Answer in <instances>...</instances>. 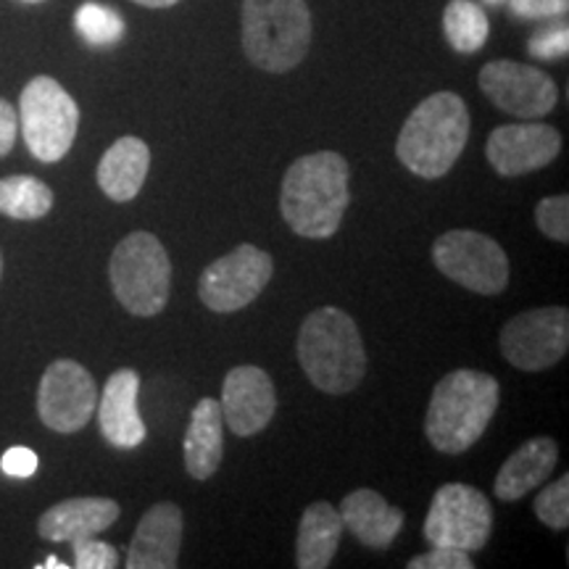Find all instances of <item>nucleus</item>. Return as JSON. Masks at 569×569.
<instances>
[{
    "label": "nucleus",
    "mask_w": 569,
    "mask_h": 569,
    "mask_svg": "<svg viewBox=\"0 0 569 569\" xmlns=\"http://www.w3.org/2000/svg\"><path fill=\"white\" fill-rule=\"evenodd\" d=\"M343 528L353 532L369 549H388L401 532L407 515L390 503L372 488H359L343 498L338 509Z\"/></svg>",
    "instance_id": "6ab92c4d"
},
{
    "label": "nucleus",
    "mask_w": 569,
    "mask_h": 569,
    "mask_svg": "<svg viewBox=\"0 0 569 569\" xmlns=\"http://www.w3.org/2000/svg\"><path fill=\"white\" fill-rule=\"evenodd\" d=\"M432 264L461 288L480 296H498L509 284V259L488 234L451 230L432 243Z\"/></svg>",
    "instance_id": "1a4fd4ad"
},
{
    "label": "nucleus",
    "mask_w": 569,
    "mask_h": 569,
    "mask_svg": "<svg viewBox=\"0 0 569 569\" xmlns=\"http://www.w3.org/2000/svg\"><path fill=\"white\" fill-rule=\"evenodd\" d=\"M559 461V448L553 438H532L517 448L498 469L493 490L501 501H519L536 490L553 472Z\"/></svg>",
    "instance_id": "412c9836"
},
{
    "label": "nucleus",
    "mask_w": 569,
    "mask_h": 569,
    "mask_svg": "<svg viewBox=\"0 0 569 569\" xmlns=\"http://www.w3.org/2000/svg\"><path fill=\"white\" fill-rule=\"evenodd\" d=\"M117 301L134 317L161 315L172 290V261L151 232H132L117 243L109 261Z\"/></svg>",
    "instance_id": "423d86ee"
},
{
    "label": "nucleus",
    "mask_w": 569,
    "mask_h": 569,
    "mask_svg": "<svg viewBox=\"0 0 569 569\" xmlns=\"http://www.w3.org/2000/svg\"><path fill=\"white\" fill-rule=\"evenodd\" d=\"M38 569H67V565L63 561H59L56 557H48L42 565H38Z\"/></svg>",
    "instance_id": "c9c22d12"
},
{
    "label": "nucleus",
    "mask_w": 569,
    "mask_h": 569,
    "mask_svg": "<svg viewBox=\"0 0 569 569\" xmlns=\"http://www.w3.org/2000/svg\"><path fill=\"white\" fill-rule=\"evenodd\" d=\"M561 151V138L551 124L519 122L503 124L490 132L486 156L501 177H522L549 167Z\"/></svg>",
    "instance_id": "4468645a"
},
{
    "label": "nucleus",
    "mask_w": 569,
    "mask_h": 569,
    "mask_svg": "<svg viewBox=\"0 0 569 569\" xmlns=\"http://www.w3.org/2000/svg\"><path fill=\"white\" fill-rule=\"evenodd\" d=\"M496 377L478 369H457L432 390L425 436L440 453H465L482 438L498 409Z\"/></svg>",
    "instance_id": "7ed1b4c3"
},
{
    "label": "nucleus",
    "mask_w": 569,
    "mask_h": 569,
    "mask_svg": "<svg viewBox=\"0 0 569 569\" xmlns=\"http://www.w3.org/2000/svg\"><path fill=\"white\" fill-rule=\"evenodd\" d=\"M132 3L146 6V9H172L180 0H132Z\"/></svg>",
    "instance_id": "f704fd0d"
},
{
    "label": "nucleus",
    "mask_w": 569,
    "mask_h": 569,
    "mask_svg": "<svg viewBox=\"0 0 569 569\" xmlns=\"http://www.w3.org/2000/svg\"><path fill=\"white\" fill-rule=\"evenodd\" d=\"M119 519V503L111 498L101 496H82L69 498V501L56 503L40 517L38 532L40 538L63 543V540L98 536V532L109 530Z\"/></svg>",
    "instance_id": "a211bd4d"
},
{
    "label": "nucleus",
    "mask_w": 569,
    "mask_h": 569,
    "mask_svg": "<svg viewBox=\"0 0 569 569\" xmlns=\"http://www.w3.org/2000/svg\"><path fill=\"white\" fill-rule=\"evenodd\" d=\"M569 51V30L567 24L559 27H549V30H540L530 38L528 42V53L532 59H559V56H567Z\"/></svg>",
    "instance_id": "c756f323"
},
{
    "label": "nucleus",
    "mask_w": 569,
    "mask_h": 569,
    "mask_svg": "<svg viewBox=\"0 0 569 569\" xmlns=\"http://www.w3.org/2000/svg\"><path fill=\"white\" fill-rule=\"evenodd\" d=\"M348 180V161L336 151L309 153L293 161L280 196V213L290 230L309 240L332 238L351 201Z\"/></svg>",
    "instance_id": "f257e3e1"
},
{
    "label": "nucleus",
    "mask_w": 569,
    "mask_h": 569,
    "mask_svg": "<svg viewBox=\"0 0 569 569\" xmlns=\"http://www.w3.org/2000/svg\"><path fill=\"white\" fill-rule=\"evenodd\" d=\"M480 90L496 109L519 119H540L559 101L557 82L546 71L519 61H490L480 69Z\"/></svg>",
    "instance_id": "ddd939ff"
},
{
    "label": "nucleus",
    "mask_w": 569,
    "mask_h": 569,
    "mask_svg": "<svg viewBox=\"0 0 569 569\" xmlns=\"http://www.w3.org/2000/svg\"><path fill=\"white\" fill-rule=\"evenodd\" d=\"M536 515L546 528L567 530L569 528V478H559L549 488L540 490L536 498Z\"/></svg>",
    "instance_id": "bb28decb"
},
{
    "label": "nucleus",
    "mask_w": 569,
    "mask_h": 569,
    "mask_svg": "<svg viewBox=\"0 0 569 569\" xmlns=\"http://www.w3.org/2000/svg\"><path fill=\"white\" fill-rule=\"evenodd\" d=\"M240 40L253 67L269 74H284L309 53V6L306 0H243Z\"/></svg>",
    "instance_id": "39448f33"
},
{
    "label": "nucleus",
    "mask_w": 569,
    "mask_h": 569,
    "mask_svg": "<svg viewBox=\"0 0 569 569\" xmlns=\"http://www.w3.org/2000/svg\"><path fill=\"white\" fill-rule=\"evenodd\" d=\"M493 530V507L482 490L448 482L432 496L425 519V538L430 546H446L467 553L480 551Z\"/></svg>",
    "instance_id": "6e6552de"
},
{
    "label": "nucleus",
    "mask_w": 569,
    "mask_h": 569,
    "mask_svg": "<svg viewBox=\"0 0 569 569\" xmlns=\"http://www.w3.org/2000/svg\"><path fill=\"white\" fill-rule=\"evenodd\" d=\"M0 277H3V253H0Z\"/></svg>",
    "instance_id": "e433bc0d"
},
{
    "label": "nucleus",
    "mask_w": 569,
    "mask_h": 569,
    "mask_svg": "<svg viewBox=\"0 0 569 569\" xmlns=\"http://www.w3.org/2000/svg\"><path fill=\"white\" fill-rule=\"evenodd\" d=\"M53 209V190L38 177H3L0 180V213L17 222H34Z\"/></svg>",
    "instance_id": "b1692460"
},
{
    "label": "nucleus",
    "mask_w": 569,
    "mask_h": 569,
    "mask_svg": "<svg viewBox=\"0 0 569 569\" xmlns=\"http://www.w3.org/2000/svg\"><path fill=\"white\" fill-rule=\"evenodd\" d=\"M340 538H343V519L338 509L327 501L311 503L298 525L296 565L301 569L330 567L338 553Z\"/></svg>",
    "instance_id": "5701e85b"
},
{
    "label": "nucleus",
    "mask_w": 569,
    "mask_h": 569,
    "mask_svg": "<svg viewBox=\"0 0 569 569\" xmlns=\"http://www.w3.org/2000/svg\"><path fill=\"white\" fill-rule=\"evenodd\" d=\"M296 351L306 377L330 396L351 393L367 375L359 327L338 306H322L303 319Z\"/></svg>",
    "instance_id": "f03ea898"
},
{
    "label": "nucleus",
    "mask_w": 569,
    "mask_h": 569,
    "mask_svg": "<svg viewBox=\"0 0 569 569\" xmlns=\"http://www.w3.org/2000/svg\"><path fill=\"white\" fill-rule=\"evenodd\" d=\"M30 3H34V0H30Z\"/></svg>",
    "instance_id": "58836bf2"
},
{
    "label": "nucleus",
    "mask_w": 569,
    "mask_h": 569,
    "mask_svg": "<svg viewBox=\"0 0 569 569\" xmlns=\"http://www.w3.org/2000/svg\"><path fill=\"white\" fill-rule=\"evenodd\" d=\"M486 3H503V0H486Z\"/></svg>",
    "instance_id": "4c0bfd02"
},
{
    "label": "nucleus",
    "mask_w": 569,
    "mask_h": 569,
    "mask_svg": "<svg viewBox=\"0 0 569 569\" xmlns=\"http://www.w3.org/2000/svg\"><path fill=\"white\" fill-rule=\"evenodd\" d=\"M148 169H151V148L140 138H119L98 163V184L111 201L127 203L146 184Z\"/></svg>",
    "instance_id": "4be33fe9"
},
{
    "label": "nucleus",
    "mask_w": 569,
    "mask_h": 569,
    "mask_svg": "<svg viewBox=\"0 0 569 569\" xmlns=\"http://www.w3.org/2000/svg\"><path fill=\"white\" fill-rule=\"evenodd\" d=\"M38 453L32 451V448H24V446H13L9 451L3 453V459H0V469H3L9 478H32L34 472H38Z\"/></svg>",
    "instance_id": "2f4dec72"
},
{
    "label": "nucleus",
    "mask_w": 569,
    "mask_h": 569,
    "mask_svg": "<svg viewBox=\"0 0 569 569\" xmlns=\"http://www.w3.org/2000/svg\"><path fill=\"white\" fill-rule=\"evenodd\" d=\"M569 351V311L565 306L522 311L501 330V353L522 372H543Z\"/></svg>",
    "instance_id": "9b49d317"
},
{
    "label": "nucleus",
    "mask_w": 569,
    "mask_h": 569,
    "mask_svg": "<svg viewBox=\"0 0 569 569\" xmlns=\"http://www.w3.org/2000/svg\"><path fill=\"white\" fill-rule=\"evenodd\" d=\"M19 127L34 159L56 163L74 146L80 106L53 77H34L21 90Z\"/></svg>",
    "instance_id": "0eeeda50"
},
{
    "label": "nucleus",
    "mask_w": 569,
    "mask_h": 569,
    "mask_svg": "<svg viewBox=\"0 0 569 569\" xmlns=\"http://www.w3.org/2000/svg\"><path fill=\"white\" fill-rule=\"evenodd\" d=\"M538 230L557 243H569V198L549 196L536 209Z\"/></svg>",
    "instance_id": "cd10ccee"
},
{
    "label": "nucleus",
    "mask_w": 569,
    "mask_h": 569,
    "mask_svg": "<svg viewBox=\"0 0 569 569\" xmlns=\"http://www.w3.org/2000/svg\"><path fill=\"white\" fill-rule=\"evenodd\" d=\"M184 469L193 480H209L222 467L224 457V417L217 398H201L190 415L184 432Z\"/></svg>",
    "instance_id": "aec40b11"
},
{
    "label": "nucleus",
    "mask_w": 569,
    "mask_h": 569,
    "mask_svg": "<svg viewBox=\"0 0 569 569\" xmlns=\"http://www.w3.org/2000/svg\"><path fill=\"white\" fill-rule=\"evenodd\" d=\"M272 274V256L251 243H240L234 251L211 261L203 269L198 296H201L203 306H209L217 315H232V311L251 306L264 293Z\"/></svg>",
    "instance_id": "9d476101"
},
{
    "label": "nucleus",
    "mask_w": 569,
    "mask_h": 569,
    "mask_svg": "<svg viewBox=\"0 0 569 569\" xmlns=\"http://www.w3.org/2000/svg\"><path fill=\"white\" fill-rule=\"evenodd\" d=\"M222 417L234 436L251 438L272 422L277 390L272 377L261 367L243 365L227 372L222 386Z\"/></svg>",
    "instance_id": "2eb2a0df"
},
{
    "label": "nucleus",
    "mask_w": 569,
    "mask_h": 569,
    "mask_svg": "<svg viewBox=\"0 0 569 569\" xmlns=\"http://www.w3.org/2000/svg\"><path fill=\"white\" fill-rule=\"evenodd\" d=\"M475 561L467 551L446 549V546H432L422 557L411 559L409 569H472Z\"/></svg>",
    "instance_id": "7c9ffc66"
},
{
    "label": "nucleus",
    "mask_w": 569,
    "mask_h": 569,
    "mask_svg": "<svg viewBox=\"0 0 569 569\" xmlns=\"http://www.w3.org/2000/svg\"><path fill=\"white\" fill-rule=\"evenodd\" d=\"M74 549V567L77 569H113L119 565V553L113 546L96 540V536L74 538L71 540Z\"/></svg>",
    "instance_id": "c85d7f7f"
},
{
    "label": "nucleus",
    "mask_w": 569,
    "mask_h": 569,
    "mask_svg": "<svg viewBox=\"0 0 569 569\" xmlns=\"http://www.w3.org/2000/svg\"><path fill=\"white\" fill-rule=\"evenodd\" d=\"M182 511L177 503H156L140 517L127 551L130 569H174L180 565Z\"/></svg>",
    "instance_id": "dca6fc26"
},
{
    "label": "nucleus",
    "mask_w": 569,
    "mask_h": 569,
    "mask_svg": "<svg viewBox=\"0 0 569 569\" xmlns=\"http://www.w3.org/2000/svg\"><path fill=\"white\" fill-rule=\"evenodd\" d=\"M140 375L134 369H117L106 382L101 401H98V422L103 438L113 448H138L146 440V422L138 409Z\"/></svg>",
    "instance_id": "f3484780"
},
{
    "label": "nucleus",
    "mask_w": 569,
    "mask_h": 569,
    "mask_svg": "<svg viewBox=\"0 0 569 569\" xmlns=\"http://www.w3.org/2000/svg\"><path fill=\"white\" fill-rule=\"evenodd\" d=\"M17 132H19V113L13 111V106L9 101L0 98V156L11 153L13 142H17Z\"/></svg>",
    "instance_id": "72a5a7b5"
},
{
    "label": "nucleus",
    "mask_w": 569,
    "mask_h": 569,
    "mask_svg": "<svg viewBox=\"0 0 569 569\" xmlns=\"http://www.w3.org/2000/svg\"><path fill=\"white\" fill-rule=\"evenodd\" d=\"M74 27L82 40L96 48H109L124 34V19L103 3H82L74 13Z\"/></svg>",
    "instance_id": "a878e982"
},
{
    "label": "nucleus",
    "mask_w": 569,
    "mask_h": 569,
    "mask_svg": "<svg viewBox=\"0 0 569 569\" xmlns=\"http://www.w3.org/2000/svg\"><path fill=\"white\" fill-rule=\"evenodd\" d=\"M569 9V0H511V13L519 19H549L561 17Z\"/></svg>",
    "instance_id": "473e14b6"
},
{
    "label": "nucleus",
    "mask_w": 569,
    "mask_h": 569,
    "mask_svg": "<svg viewBox=\"0 0 569 569\" xmlns=\"http://www.w3.org/2000/svg\"><path fill=\"white\" fill-rule=\"evenodd\" d=\"M98 390L92 375L71 359H59L42 372L38 415L53 432H80L96 415Z\"/></svg>",
    "instance_id": "f8f14e48"
},
{
    "label": "nucleus",
    "mask_w": 569,
    "mask_h": 569,
    "mask_svg": "<svg viewBox=\"0 0 569 569\" xmlns=\"http://www.w3.org/2000/svg\"><path fill=\"white\" fill-rule=\"evenodd\" d=\"M443 32L453 51L478 53L488 42L490 21L480 6L469 0H451L443 11Z\"/></svg>",
    "instance_id": "393cba45"
},
{
    "label": "nucleus",
    "mask_w": 569,
    "mask_h": 569,
    "mask_svg": "<svg viewBox=\"0 0 569 569\" xmlns=\"http://www.w3.org/2000/svg\"><path fill=\"white\" fill-rule=\"evenodd\" d=\"M469 140V109L457 92L425 98L401 127L396 156L411 174L440 180L453 169Z\"/></svg>",
    "instance_id": "20e7f679"
}]
</instances>
